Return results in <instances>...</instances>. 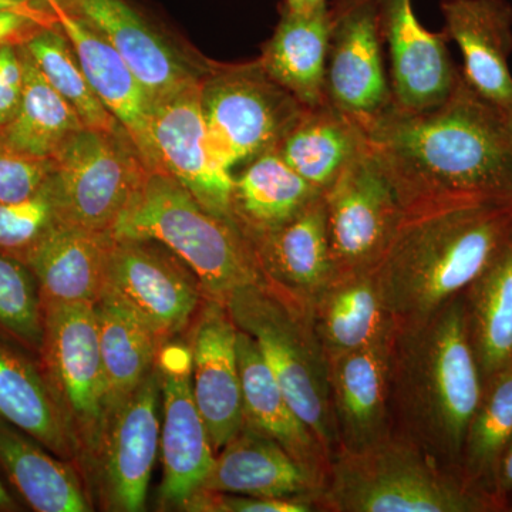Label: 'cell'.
<instances>
[{"label":"cell","instance_id":"obj_24","mask_svg":"<svg viewBox=\"0 0 512 512\" xmlns=\"http://www.w3.org/2000/svg\"><path fill=\"white\" fill-rule=\"evenodd\" d=\"M323 483L299 466L276 441L244 424L215 454L201 491L271 498H305L319 507ZM320 511V508H319Z\"/></svg>","mask_w":512,"mask_h":512},{"label":"cell","instance_id":"obj_45","mask_svg":"<svg viewBox=\"0 0 512 512\" xmlns=\"http://www.w3.org/2000/svg\"><path fill=\"white\" fill-rule=\"evenodd\" d=\"M42 3V0H0V8L26 9Z\"/></svg>","mask_w":512,"mask_h":512},{"label":"cell","instance_id":"obj_18","mask_svg":"<svg viewBox=\"0 0 512 512\" xmlns=\"http://www.w3.org/2000/svg\"><path fill=\"white\" fill-rule=\"evenodd\" d=\"M187 333L192 392L217 454L245 424L238 329L225 303L205 298Z\"/></svg>","mask_w":512,"mask_h":512},{"label":"cell","instance_id":"obj_31","mask_svg":"<svg viewBox=\"0 0 512 512\" xmlns=\"http://www.w3.org/2000/svg\"><path fill=\"white\" fill-rule=\"evenodd\" d=\"M0 466L32 510H93L77 467L3 420H0Z\"/></svg>","mask_w":512,"mask_h":512},{"label":"cell","instance_id":"obj_23","mask_svg":"<svg viewBox=\"0 0 512 512\" xmlns=\"http://www.w3.org/2000/svg\"><path fill=\"white\" fill-rule=\"evenodd\" d=\"M52 12L69 39L94 93L126 128L148 168L161 171L151 137L153 99L150 94L123 56L96 30L64 10L52 9Z\"/></svg>","mask_w":512,"mask_h":512},{"label":"cell","instance_id":"obj_35","mask_svg":"<svg viewBox=\"0 0 512 512\" xmlns=\"http://www.w3.org/2000/svg\"><path fill=\"white\" fill-rule=\"evenodd\" d=\"M511 441L512 365L485 380L483 397L468 424L461 453V476L495 501L498 467Z\"/></svg>","mask_w":512,"mask_h":512},{"label":"cell","instance_id":"obj_42","mask_svg":"<svg viewBox=\"0 0 512 512\" xmlns=\"http://www.w3.org/2000/svg\"><path fill=\"white\" fill-rule=\"evenodd\" d=\"M56 16L46 3L26 9L0 8V46H22L39 30L53 25Z\"/></svg>","mask_w":512,"mask_h":512},{"label":"cell","instance_id":"obj_38","mask_svg":"<svg viewBox=\"0 0 512 512\" xmlns=\"http://www.w3.org/2000/svg\"><path fill=\"white\" fill-rule=\"evenodd\" d=\"M57 220L49 181L28 200L0 204V252L25 262L29 252Z\"/></svg>","mask_w":512,"mask_h":512},{"label":"cell","instance_id":"obj_8","mask_svg":"<svg viewBox=\"0 0 512 512\" xmlns=\"http://www.w3.org/2000/svg\"><path fill=\"white\" fill-rule=\"evenodd\" d=\"M52 160L59 221L94 231H114L151 171L124 127L80 128Z\"/></svg>","mask_w":512,"mask_h":512},{"label":"cell","instance_id":"obj_43","mask_svg":"<svg viewBox=\"0 0 512 512\" xmlns=\"http://www.w3.org/2000/svg\"><path fill=\"white\" fill-rule=\"evenodd\" d=\"M494 495L501 505V510L505 511V504L512 498V441L498 467Z\"/></svg>","mask_w":512,"mask_h":512},{"label":"cell","instance_id":"obj_36","mask_svg":"<svg viewBox=\"0 0 512 512\" xmlns=\"http://www.w3.org/2000/svg\"><path fill=\"white\" fill-rule=\"evenodd\" d=\"M23 46L47 83L72 106L84 126L100 130L123 127L94 93L57 20L53 25L39 30Z\"/></svg>","mask_w":512,"mask_h":512},{"label":"cell","instance_id":"obj_40","mask_svg":"<svg viewBox=\"0 0 512 512\" xmlns=\"http://www.w3.org/2000/svg\"><path fill=\"white\" fill-rule=\"evenodd\" d=\"M184 511L192 512H313L318 504L305 498H271L200 491Z\"/></svg>","mask_w":512,"mask_h":512},{"label":"cell","instance_id":"obj_2","mask_svg":"<svg viewBox=\"0 0 512 512\" xmlns=\"http://www.w3.org/2000/svg\"><path fill=\"white\" fill-rule=\"evenodd\" d=\"M389 390L393 433L460 473L468 424L484 393L463 293L426 318L396 323Z\"/></svg>","mask_w":512,"mask_h":512},{"label":"cell","instance_id":"obj_7","mask_svg":"<svg viewBox=\"0 0 512 512\" xmlns=\"http://www.w3.org/2000/svg\"><path fill=\"white\" fill-rule=\"evenodd\" d=\"M200 101L212 156L232 174L275 150L305 109L259 60L210 63L200 80Z\"/></svg>","mask_w":512,"mask_h":512},{"label":"cell","instance_id":"obj_19","mask_svg":"<svg viewBox=\"0 0 512 512\" xmlns=\"http://www.w3.org/2000/svg\"><path fill=\"white\" fill-rule=\"evenodd\" d=\"M389 345L329 357L330 406L340 451L356 453L393 434Z\"/></svg>","mask_w":512,"mask_h":512},{"label":"cell","instance_id":"obj_21","mask_svg":"<svg viewBox=\"0 0 512 512\" xmlns=\"http://www.w3.org/2000/svg\"><path fill=\"white\" fill-rule=\"evenodd\" d=\"M247 241L265 282L306 305L336 278L323 194L293 220Z\"/></svg>","mask_w":512,"mask_h":512},{"label":"cell","instance_id":"obj_20","mask_svg":"<svg viewBox=\"0 0 512 512\" xmlns=\"http://www.w3.org/2000/svg\"><path fill=\"white\" fill-rule=\"evenodd\" d=\"M446 28L463 56L464 82L498 109L512 103V5L507 0H443Z\"/></svg>","mask_w":512,"mask_h":512},{"label":"cell","instance_id":"obj_33","mask_svg":"<svg viewBox=\"0 0 512 512\" xmlns=\"http://www.w3.org/2000/svg\"><path fill=\"white\" fill-rule=\"evenodd\" d=\"M96 313L110 414L150 375L160 348L146 323L116 299L103 296Z\"/></svg>","mask_w":512,"mask_h":512},{"label":"cell","instance_id":"obj_47","mask_svg":"<svg viewBox=\"0 0 512 512\" xmlns=\"http://www.w3.org/2000/svg\"><path fill=\"white\" fill-rule=\"evenodd\" d=\"M501 116H503L505 127H507L508 134H510L512 140V103L510 106L500 109Z\"/></svg>","mask_w":512,"mask_h":512},{"label":"cell","instance_id":"obj_11","mask_svg":"<svg viewBox=\"0 0 512 512\" xmlns=\"http://www.w3.org/2000/svg\"><path fill=\"white\" fill-rule=\"evenodd\" d=\"M323 198L336 276L372 274L406 211L370 144Z\"/></svg>","mask_w":512,"mask_h":512},{"label":"cell","instance_id":"obj_13","mask_svg":"<svg viewBox=\"0 0 512 512\" xmlns=\"http://www.w3.org/2000/svg\"><path fill=\"white\" fill-rule=\"evenodd\" d=\"M160 373L157 365L143 383L114 407L90 473L99 478L107 510H146L148 485L161 444Z\"/></svg>","mask_w":512,"mask_h":512},{"label":"cell","instance_id":"obj_1","mask_svg":"<svg viewBox=\"0 0 512 512\" xmlns=\"http://www.w3.org/2000/svg\"><path fill=\"white\" fill-rule=\"evenodd\" d=\"M367 140L406 214L468 202L512 204V140L501 111L461 76L436 109H394Z\"/></svg>","mask_w":512,"mask_h":512},{"label":"cell","instance_id":"obj_39","mask_svg":"<svg viewBox=\"0 0 512 512\" xmlns=\"http://www.w3.org/2000/svg\"><path fill=\"white\" fill-rule=\"evenodd\" d=\"M52 173V158L28 156L0 141V204L28 200Z\"/></svg>","mask_w":512,"mask_h":512},{"label":"cell","instance_id":"obj_15","mask_svg":"<svg viewBox=\"0 0 512 512\" xmlns=\"http://www.w3.org/2000/svg\"><path fill=\"white\" fill-rule=\"evenodd\" d=\"M76 16L123 56L154 101L197 82L210 64L184 53L131 0H43Z\"/></svg>","mask_w":512,"mask_h":512},{"label":"cell","instance_id":"obj_3","mask_svg":"<svg viewBox=\"0 0 512 512\" xmlns=\"http://www.w3.org/2000/svg\"><path fill=\"white\" fill-rule=\"evenodd\" d=\"M511 239L508 202L406 214L372 278L396 323L413 322L466 292Z\"/></svg>","mask_w":512,"mask_h":512},{"label":"cell","instance_id":"obj_27","mask_svg":"<svg viewBox=\"0 0 512 512\" xmlns=\"http://www.w3.org/2000/svg\"><path fill=\"white\" fill-rule=\"evenodd\" d=\"M329 35L328 3L305 12L284 8L274 35L265 43L258 59L269 77L303 107L329 103L326 96Z\"/></svg>","mask_w":512,"mask_h":512},{"label":"cell","instance_id":"obj_9","mask_svg":"<svg viewBox=\"0 0 512 512\" xmlns=\"http://www.w3.org/2000/svg\"><path fill=\"white\" fill-rule=\"evenodd\" d=\"M43 309L45 335L37 360L82 451L83 468L90 471L109 419L96 305Z\"/></svg>","mask_w":512,"mask_h":512},{"label":"cell","instance_id":"obj_32","mask_svg":"<svg viewBox=\"0 0 512 512\" xmlns=\"http://www.w3.org/2000/svg\"><path fill=\"white\" fill-rule=\"evenodd\" d=\"M463 298L468 336L485 382L512 365V239Z\"/></svg>","mask_w":512,"mask_h":512},{"label":"cell","instance_id":"obj_12","mask_svg":"<svg viewBox=\"0 0 512 512\" xmlns=\"http://www.w3.org/2000/svg\"><path fill=\"white\" fill-rule=\"evenodd\" d=\"M329 9L326 96L367 134L394 107L384 66L380 0H336Z\"/></svg>","mask_w":512,"mask_h":512},{"label":"cell","instance_id":"obj_10","mask_svg":"<svg viewBox=\"0 0 512 512\" xmlns=\"http://www.w3.org/2000/svg\"><path fill=\"white\" fill-rule=\"evenodd\" d=\"M103 296L136 313L160 349L190 330L207 298L198 276L170 248L127 237H116Z\"/></svg>","mask_w":512,"mask_h":512},{"label":"cell","instance_id":"obj_30","mask_svg":"<svg viewBox=\"0 0 512 512\" xmlns=\"http://www.w3.org/2000/svg\"><path fill=\"white\" fill-rule=\"evenodd\" d=\"M322 194L268 151L232 174V221L245 238L255 237L293 220Z\"/></svg>","mask_w":512,"mask_h":512},{"label":"cell","instance_id":"obj_6","mask_svg":"<svg viewBox=\"0 0 512 512\" xmlns=\"http://www.w3.org/2000/svg\"><path fill=\"white\" fill-rule=\"evenodd\" d=\"M225 305L332 460L339 446L330 406L329 357L316 335L311 306L265 281L237 289Z\"/></svg>","mask_w":512,"mask_h":512},{"label":"cell","instance_id":"obj_22","mask_svg":"<svg viewBox=\"0 0 512 512\" xmlns=\"http://www.w3.org/2000/svg\"><path fill=\"white\" fill-rule=\"evenodd\" d=\"M113 232L94 231L57 220L26 256L43 308L92 303L103 298L113 252Z\"/></svg>","mask_w":512,"mask_h":512},{"label":"cell","instance_id":"obj_28","mask_svg":"<svg viewBox=\"0 0 512 512\" xmlns=\"http://www.w3.org/2000/svg\"><path fill=\"white\" fill-rule=\"evenodd\" d=\"M309 306L328 357L389 345L396 329L372 274L336 276Z\"/></svg>","mask_w":512,"mask_h":512},{"label":"cell","instance_id":"obj_44","mask_svg":"<svg viewBox=\"0 0 512 512\" xmlns=\"http://www.w3.org/2000/svg\"><path fill=\"white\" fill-rule=\"evenodd\" d=\"M325 3H328V0H285V9L292 10V12H305V10L318 8Z\"/></svg>","mask_w":512,"mask_h":512},{"label":"cell","instance_id":"obj_34","mask_svg":"<svg viewBox=\"0 0 512 512\" xmlns=\"http://www.w3.org/2000/svg\"><path fill=\"white\" fill-rule=\"evenodd\" d=\"M25 83L15 117L0 130V141L28 156L53 158L64 141L86 127L72 106L47 83L22 45Z\"/></svg>","mask_w":512,"mask_h":512},{"label":"cell","instance_id":"obj_29","mask_svg":"<svg viewBox=\"0 0 512 512\" xmlns=\"http://www.w3.org/2000/svg\"><path fill=\"white\" fill-rule=\"evenodd\" d=\"M367 146L366 131L326 103L305 107L275 151L303 180L325 192Z\"/></svg>","mask_w":512,"mask_h":512},{"label":"cell","instance_id":"obj_5","mask_svg":"<svg viewBox=\"0 0 512 512\" xmlns=\"http://www.w3.org/2000/svg\"><path fill=\"white\" fill-rule=\"evenodd\" d=\"M113 234L161 242L190 266L214 301L225 303L237 289L265 281L237 225L202 207L163 171L148 173Z\"/></svg>","mask_w":512,"mask_h":512},{"label":"cell","instance_id":"obj_41","mask_svg":"<svg viewBox=\"0 0 512 512\" xmlns=\"http://www.w3.org/2000/svg\"><path fill=\"white\" fill-rule=\"evenodd\" d=\"M25 67L22 46H0V130L15 117L22 100Z\"/></svg>","mask_w":512,"mask_h":512},{"label":"cell","instance_id":"obj_14","mask_svg":"<svg viewBox=\"0 0 512 512\" xmlns=\"http://www.w3.org/2000/svg\"><path fill=\"white\" fill-rule=\"evenodd\" d=\"M157 369L163 396L160 500L164 507L184 511L204 487L215 460L207 424L192 392V357L187 340L165 343L158 350Z\"/></svg>","mask_w":512,"mask_h":512},{"label":"cell","instance_id":"obj_4","mask_svg":"<svg viewBox=\"0 0 512 512\" xmlns=\"http://www.w3.org/2000/svg\"><path fill=\"white\" fill-rule=\"evenodd\" d=\"M320 511L497 512L500 504L443 466L413 441L393 433L356 453L330 460Z\"/></svg>","mask_w":512,"mask_h":512},{"label":"cell","instance_id":"obj_25","mask_svg":"<svg viewBox=\"0 0 512 512\" xmlns=\"http://www.w3.org/2000/svg\"><path fill=\"white\" fill-rule=\"evenodd\" d=\"M237 352L245 424L276 441L299 466L325 485L329 454L286 399L254 340L239 329Z\"/></svg>","mask_w":512,"mask_h":512},{"label":"cell","instance_id":"obj_17","mask_svg":"<svg viewBox=\"0 0 512 512\" xmlns=\"http://www.w3.org/2000/svg\"><path fill=\"white\" fill-rule=\"evenodd\" d=\"M380 20L394 109L420 113L446 103L461 80L446 33L424 29L412 0H380Z\"/></svg>","mask_w":512,"mask_h":512},{"label":"cell","instance_id":"obj_37","mask_svg":"<svg viewBox=\"0 0 512 512\" xmlns=\"http://www.w3.org/2000/svg\"><path fill=\"white\" fill-rule=\"evenodd\" d=\"M45 309L39 285L25 262L0 252V339L39 357Z\"/></svg>","mask_w":512,"mask_h":512},{"label":"cell","instance_id":"obj_16","mask_svg":"<svg viewBox=\"0 0 512 512\" xmlns=\"http://www.w3.org/2000/svg\"><path fill=\"white\" fill-rule=\"evenodd\" d=\"M200 80L154 101L151 137L161 171L187 188L202 207L232 221V173L212 156L202 117Z\"/></svg>","mask_w":512,"mask_h":512},{"label":"cell","instance_id":"obj_26","mask_svg":"<svg viewBox=\"0 0 512 512\" xmlns=\"http://www.w3.org/2000/svg\"><path fill=\"white\" fill-rule=\"evenodd\" d=\"M0 420L28 434L55 456L83 468L82 451L67 426L39 360L0 339Z\"/></svg>","mask_w":512,"mask_h":512},{"label":"cell","instance_id":"obj_46","mask_svg":"<svg viewBox=\"0 0 512 512\" xmlns=\"http://www.w3.org/2000/svg\"><path fill=\"white\" fill-rule=\"evenodd\" d=\"M18 510V504L13 501L10 497L8 490L3 487L2 481H0V511H16Z\"/></svg>","mask_w":512,"mask_h":512}]
</instances>
